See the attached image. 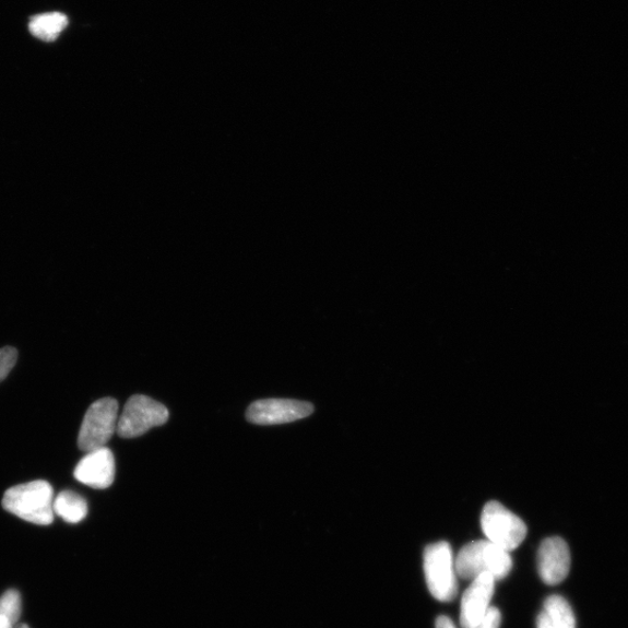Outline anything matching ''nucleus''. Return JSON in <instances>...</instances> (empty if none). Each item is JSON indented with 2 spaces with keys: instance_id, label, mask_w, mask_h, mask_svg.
Segmentation results:
<instances>
[{
  "instance_id": "nucleus-8",
  "label": "nucleus",
  "mask_w": 628,
  "mask_h": 628,
  "mask_svg": "<svg viewBox=\"0 0 628 628\" xmlns=\"http://www.w3.org/2000/svg\"><path fill=\"white\" fill-rule=\"evenodd\" d=\"M495 583L489 573H483L464 591L460 613L462 628H474L486 616L495 594Z\"/></svg>"
},
{
  "instance_id": "nucleus-3",
  "label": "nucleus",
  "mask_w": 628,
  "mask_h": 628,
  "mask_svg": "<svg viewBox=\"0 0 628 628\" xmlns=\"http://www.w3.org/2000/svg\"><path fill=\"white\" fill-rule=\"evenodd\" d=\"M424 572L428 590L436 600L440 602L455 600L459 583L450 544L440 542L425 548Z\"/></svg>"
},
{
  "instance_id": "nucleus-18",
  "label": "nucleus",
  "mask_w": 628,
  "mask_h": 628,
  "mask_svg": "<svg viewBox=\"0 0 628 628\" xmlns=\"http://www.w3.org/2000/svg\"><path fill=\"white\" fill-rule=\"evenodd\" d=\"M16 628H29L26 624H21L20 626H16Z\"/></svg>"
},
{
  "instance_id": "nucleus-10",
  "label": "nucleus",
  "mask_w": 628,
  "mask_h": 628,
  "mask_svg": "<svg viewBox=\"0 0 628 628\" xmlns=\"http://www.w3.org/2000/svg\"><path fill=\"white\" fill-rule=\"evenodd\" d=\"M537 570L548 585L564 582L570 570V550L559 536L548 537L537 552Z\"/></svg>"
},
{
  "instance_id": "nucleus-2",
  "label": "nucleus",
  "mask_w": 628,
  "mask_h": 628,
  "mask_svg": "<svg viewBox=\"0 0 628 628\" xmlns=\"http://www.w3.org/2000/svg\"><path fill=\"white\" fill-rule=\"evenodd\" d=\"M3 508L35 525L47 526L54 520V491L46 481H33L10 488L2 501Z\"/></svg>"
},
{
  "instance_id": "nucleus-13",
  "label": "nucleus",
  "mask_w": 628,
  "mask_h": 628,
  "mask_svg": "<svg viewBox=\"0 0 628 628\" xmlns=\"http://www.w3.org/2000/svg\"><path fill=\"white\" fill-rule=\"evenodd\" d=\"M68 25L67 16L62 13H47L33 17L29 29L34 37L50 43L57 40Z\"/></svg>"
},
{
  "instance_id": "nucleus-4",
  "label": "nucleus",
  "mask_w": 628,
  "mask_h": 628,
  "mask_svg": "<svg viewBox=\"0 0 628 628\" xmlns=\"http://www.w3.org/2000/svg\"><path fill=\"white\" fill-rule=\"evenodd\" d=\"M481 525L488 542L509 553L522 545L528 534L523 520L495 500L484 507Z\"/></svg>"
},
{
  "instance_id": "nucleus-12",
  "label": "nucleus",
  "mask_w": 628,
  "mask_h": 628,
  "mask_svg": "<svg viewBox=\"0 0 628 628\" xmlns=\"http://www.w3.org/2000/svg\"><path fill=\"white\" fill-rule=\"evenodd\" d=\"M54 513L61 517L69 524H79L87 514L85 499L70 490L62 491L54 499Z\"/></svg>"
},
{
  "instance_id": "nucleus-1",
  "label": "nucleus",
  "mask_w": 628,
  "mask_h": 628,
  "mask_svg": "<svg viewBox=\"0 0 628 628\" xmlns=\"http://www.w3.org/2000/svg\"><path fill=\"white\" fill-rule=\"evenodd\" d=\"M454 562L458 577L465 581H473L483 573H489L496 581L502 580L512 569L510 553L488 541L465 545Z\"/></svg>"
},
{
  "instance_id": "nucleus-5",
  "label": "nucleus",
  "mask_w": 628,
  "mask_h": 628,
  "mask_svg": "<svg viewBox=\"0 0 628 628\" xmlns=\"http://www.w3.org/2000/svg\"><path fill=\"white\" fill-rule=\"evenodd\" d=\"M118 402L103 399L88 407L84 416L80 435V450L90 453L106 446L117 433Z\"/></svg>"
},
{
  "instance_id": "nucleus-16",
  "label": "nucleus",
  "mask_w": 628,
  "mask_h": 628,
  "mask_svg": "<svg viewBox=\"0 0 628 628\" xmlns=\"http://www.w3.org/2000/svg\"><path fill=\"white\" fill-rule=\"evenodd\" d=\"M501 615L497 607H489L488 613L474 628H499Z\"/></svg>"
},
{
  "instance_id": "nucleus-11",
  "label": "nucleus",
  "mask_w": 628,
  "mask_h": 628,
  "mask_svg": "<svg viewBox=\"0 0 628 628\" xmlns=\"http://www.w3.org/2000/svg\"><path fill=\"white\" fill-rule=\"evenodd\" d=\"M536 628H577V618L568 601L558 595L548 597L536 619Z\"/></svg>"
},
{
  "instance_id": "nucleus-7",
  "label": "nucleus",
  "mask_w": 628,
  "mask_h": 628,
  "mask_svg": "<svg viewBox=\"0 0 628 628\" xmlns=\"http://www.w3.org/2000/svg\"><path fill=\"white\" fill-rule=\"evenodd\" d=\"M313 405L294 400H262L250 404L247 420L256 425L288 424L312 415Z\"/></svg>"
},
{
  "instance_id": "nucleus-17",
  "label": "nucleus",
  "mask_w": 628,
  "mask_h": 628,
  "mask_svg": "<svg viewBox=\"0 0 628 628\" xmlns=\"http://www.w3.org/2000/svg\"><path fill=\"white\" fill-rule=\"evenodd\" d=\"M436 627L437 628H457V626L452 621V619L448 618L446 616H441L437 619Z\"/></svg>"
},
{
  "instance_id": "nucleus-6",
  "label": "nucleus",
  "mask_w": 628,
  "mask_h": 628,
  "mask_svg": "<svg viewBox=\"0 0 628 628\" xmlns=\"http://www.w3.org/2000/svg\"><path fill=\"white\" fill-rule=\"evenodd\" d=\"M168 419L169 411L164 404L143 394H134L122 410L117 434L123 439L138 438L154 427L165 425Z\"/></svg>"
},
{
  "instance_id": "nucleus-15",
  "label": "nucleus",
  "mask_w": 628,
  "mask_h": 628,
  "mask_svg": "<svg viewBox=\"0 0 628 628\" xmlns=\"http://www.w3.org/2000/svg\"><path fill=\"white\" fill-rule=\"evenodd\" d=\"M17 352L13 347L0 349V382L4 381L16 364Z\"/></svg>"
},
{
  "instance_id": "nucleus-14",
  "label": "nucleus",
  "mask_w": 628,
  "mask_h": 628,
  "mask_svg": "<svg viewBox=\"0 0 628 628\" xmlns=\"http://www.w3.org/2000/svg\"><path fill=\"white\" fill-rule=\"evenodd\" d=\"M22 615V597L16 590H8L0 597V628H14Z\"/></svg>"
},
{
  "instance_id": "nucleus-9",
  "label": "nucleus",
  "mask_w": 628,
  "mask_h": 628,
  "mask_svg": "<svg viewBox=\"0 0 628 628\" xmlns=\"http://www.w3.org/2000/svg\"><path fill=\"white\" fill-rule=\"evenodd\" d=\"M116 462L114 453L107 447L86 453L76 465L74 476L94 489H107L114 484Z\"/></svg>"
}]
</instances>
